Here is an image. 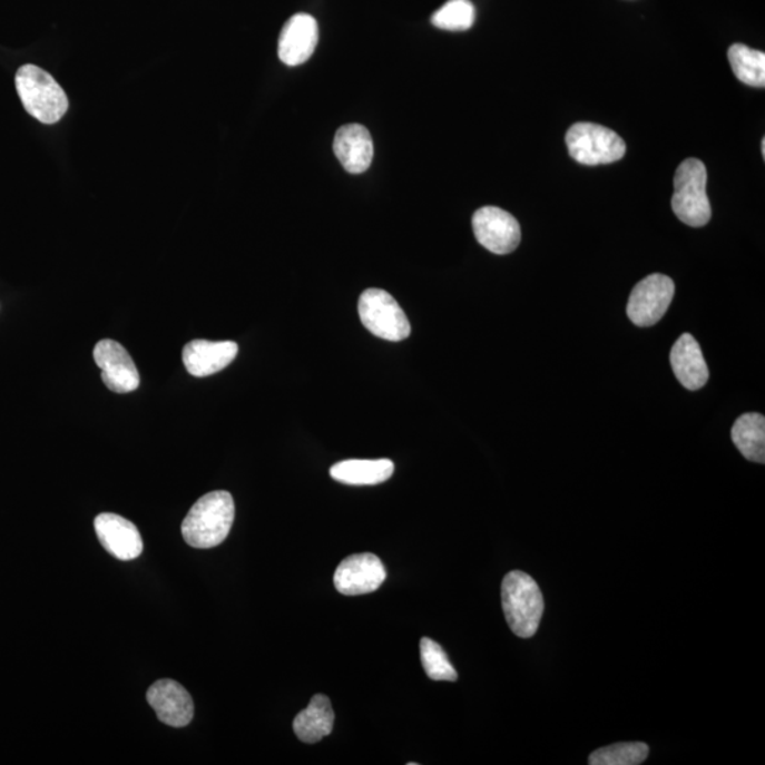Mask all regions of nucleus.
I'll return each instance as SVG.
<instances>
[{"label": "nucleus", "mask_w": 765, "mask_h": 765, "mask_svg": "<svg viewBox=\"0 0 765 765\" xmlns=\"http://www.w3.org/2000/svg\"><path fill=\"white\" fill-rule=\"evenodd\" d=\"M706 166L699 159H686L676 170L673 209L685 225L704 227L710 222L712 206L706 194Z\"/></svg>", "instance_id": "obj_4"}, {"label": "nucleus", "mask_w": 765, "mask_h": 765, "mask_svg": "<svg viewBox=\"0 0 765 765\" xmlns=\"http://www.w3.org/2000/svg\"><path fill=\"white\" fill-rule=\"evenodd\" d=\"M473 233L478 243L489 252L504 255L514 252L520 243V226L510 213L487 206L472 217Z\"/></svg>", "instance_id": "obj_8"}, {"label": "nucleus", "mask_w": 765, "mask_h": 765, "mask_svg": "<svg viewBox=\"0 0 765 765\" xmlns=\"http://www.w3.org/2000/svg\"><path fill=\"white\" fill-rule=\"evenodd\" d=\"M728 61L735 76L752 87L765 86V55L763 51L753 50L751 47L737 43L728 49Z\"/></svg>", "instance_id": "obj_20"}, {"label": "nucleus", "mask_w": 765, "mask_h": 765, "mask_svg": "<svg viewBox=\"0 0 765 765\" xmlns=\"http://www.w3.org/2000/svg\"><path fill=\"white\" fill-rule=\"evenodd\" d=\"M94 361L101 369L104 384L114 393L125 394L139 388L137 364L122 345L111 340L98 342L94 347Z\"/></svg>", "instance_id": "obj_10"}, {"label": "nucleus", "mask_w": 765, "mask_h": 765, "mask_svg": "<svg viewBox=\"0 0 765 765\" xmlns=\"http://www.w3.org/2000/svg\"><path fill=\"white\" fill-rule=\"evenodd\" d=\"M649 747L645 743H618L598 748L588 758L591 765H639L648 758Z\"/></svg>", "instance_id": "obj_21"}, {"label": "nucleus", "mask_w": 765, "mask_h": 765, "mask_svg": "<svg viewBox=\"0 0 765 765\" xmlns=\"http://www.w3.org/2000/svg\"><path fill=\"white\" fill-rule=\"evenodd\" d=\"M670 364H673L676 379L685 389L695 392L704 388L709 380V369H707L704 353L699 343L689 333H685L676 341L670 352Z\"/></svg>", "instance_id": "obj_16"}, {"label": "nucleus", "mask_w": 765, "mask_h": 765, "mask_svg": "<svg viewBox=\"0 0 765 765\" xmlns=\"http://www.w3.org/2000/svg\"><path fill=\"white\" fill-rule=\"evenodd\" d=\"M94 528L102 548L122 561L137 559L144 551V541L137 526L116 513H101Z\"/></svg>", "instance_id": "obj_12"}, {"label": "nucleus", "mask_w": 765, "mask_h": 765, "mask_svg": "<svg viewBox=\"0 0 765 765\" xmlns=\"http://www.w3.org/2000/svg\"><path fill=\"white\" fill-rule=\"evenodd\" d=\"M335 723L330 697L315 695L305 710H302L294 720V732L301 742L315 744L330 736Z\"/></svg>", "instance_id": "obj_17"}, {"label": "nucleus", "mask_w": 765, "mask_h": 765, "mask_svg": "<svg viewBox=\"0 0 765 765\" xmlns=\"http://www.w3.org/2000/svg\"><path fill=\"white\" fill-rule=\"evenodd\" d=\"M357 308L362 324L374 336L390 342L404 341L410 336L411 325L408 315L386 291H364L359 298Z\"/></svg>", "instance_id": "obj_6"}, {"label": "nucleus", "mask_w": 765, "mask_h": 765, "mask_svg": "<svg viewBox=\"0 0 765 765\" xmlns=\"http://www.w3.org/2000/svg\"><path fill=\"white\" fill-rule=\"evenodd\" d=\"M333 150L349 174H363L371 168L373 160L372 135L361 124L343 125L333 139Z\"/></svg>", "instance_id": "obj_14"}, {"label": "nucleus", "mask_w": 765, "mask_h": 765, "mask_svg": "<svg viewBox=\"0 0 765 765\" xmlns=\"http://www.w3.org/2000/svg\"><path fill=\"white\" fill-rule=\"evenodd\" d=\"M237 353L236 342L197 340L185 346L184 363L192 376L207 377L226 369L236 359Z\"/></svg>", "instance_id": "obj_15"}, {"label": "nucleus", "mask_w": 765, "mask_h": 765, "mask_svg": "<svg viewBox=\"0 0 765 765\" xmlns=\"http://www.w3.org/2000/svg\"><path fill=\"white\" fill-rule=\"evenodd\" d=\"M147 700L158 715V719L166 726L185 727L194 719V699L176 680L155 681L148 690Z\"/></svg>", "instance_id": "obj_11"}, {"label": "nucleus", "mask_w": 765, "mask_h": 765, "mask_svg": "<svg viewBox=\"0 0 765 765\" xmlns=\"http://www.w3.org/2000/svg\"><path fill=\"white\" fill-rule=\"evenodd\" d=\"M320 39L317 22L311 14L298 13L285 23L278 41V57L286 66L304 65L311 59Z\"/></svg>", "instance_id": "obj_13"}, {"label": "nucleus", "mask_w": 765, "mask_h": 765, "mask_svg": "<svg viewBox=\"0 0 765 765\" xmlns=\"http://www.w3.org/2000/svg\"><path fill=\"white\" fill-rule=\"evenodd\" d=\"M566 144L571 158L587 166L617 163L627 153L626 143L617 133L591 122L572 125L566 134Z\"/></svg>", "instance_id": "obj_5"}, {"label": "nucleus", "mask_w": 765, "mask_h": 765, "mask_svg": "<svg viewBox=\"0 0 765 765\" xmlns=\"http://www.w3.org/2000/svg\"><path fill=\"white\" fill-rule=\"evenodd\" d=\"M420 655L421 664H423L425 674L431 680L455 681L458 679L457 670L451 665L449 655L433 639L421 638Z\"/></svg>", "instance_id": "obj_23"}, {"label": "nucleus", "mask_w": 765, "mask_h": 765, "mask_svg": "<svg viewBox=\"0 0 765 765\" xmlns=\"http://www.w3.org/2000/svg\"><path fill=\"white\" fill-rule=\"evenodd\" d=\"M732 439L748 461L765 462V419L757 413L743 414L732 429Z\"/></svg>", "instance_id": "obj_19"}, {"label": "nucleus", "mask_w": 765, "mask_h": 765, "mask_svg": "<svg viewBox=\"0 0 765 765\" xmlns=\"http://www.w3.org/2000/svg\"><path fill=\"white\" fill-rule=\"evenodd\" d=\"M675 295L674 281L663 274L648 275L635 285L629 296L627 314L632 324L653 326L663 320Z\"/></svg>", "instance_id": "obj_7"}, {"label": "nucleus", "mask_w": 765, "mask_h": 765, "mask_svg": "<svg viewBox=\"0 0 765 765\" xmlns=\"http://www.w3.org/2000/svg\"><path fill=\"white\" fill-rule=\"evenodd\" d=\"M16 90L26 111L40 122H59L69 109V98L59 82L38 66L26 65L16 72Z\"/></svg>", "instance_id": "obj_3"}, {"label": "nucleus", "mask_w": 765, "mask_h": 765, "mask_svg": "<svg viewBox=\"0 0 765 765\" xmlns=\"http://www.w3.org/2000/svg\"><path fill=\"white\" fill-rule=\"evenodd\" d=\"M762 150H763V156H765V139H763V143H762Z\"/></svg>", "instance_id": "obj_24"}, {"label": "nucleus", "mask_w": 765, "mask_h": 765, "mask_svg": "<svg viewBox=\"0 0 765 765\" xmlns=\"http://www.w3.org/2000/svg\"><path fill=\"white\" fill-rule=\"evenodd\" d=\"M394 473L390 460H347L331 468L333 480L346 486H379L390 480Z\"/></svg>", "instance_id": "obj_18"}, {"label": "nucleus", "mask_w": 765, "mask_h": 765, "mask_svg": "<svg viewBox=\"0 0 765 765\" xmlns=\"http://www.w3.org/2000/svg\"><path fill=\"white\" fill-rule=\"evenodd\" d=\"M234 501L231 493L216 491L202 497L182 523V534L195 549H212L222 545L234 522Z\"/></svg>", "instance_id": "obj_1"}, {"label": "nucleus", "mask_w": 765, "mask_h": 765, "mask_svg": "<svg viewBox=\"0 0 765 765\" xmlns=\"http://www.w3.org/2000/svg\"><path fill=\"white\" fill-rule=\"evenodd\" d=\"M502 607L509 628L519 638H532L538 632L545 600L532 577L519 570L508 572L502 582Z\"/></svg>", "instance_id": "obj_2"}, {"label": "nucleus", "mask_w": 765, "mask_h": 765, "mask_svg": "<svg viewBox=\"0 0 765 765\" xmlns=\"http://www.w3.org/2000/svg\"><path fill=\"white\" fill-rule=\"evenodd\" d=\"M435 28L450 31H464L475 23V7L471 0H449L431 18Z\"/></svg>", "instance_id": "obj_22"}, {"label": "nucleus", "mask_w": 765, "mask_h": 765, "mask_svg": "<svg viewBox=\"0 0 765 765\" xmlns=\"http://www.w3.org/2000/svg\"><path fill=\"white\" fill-rule=\"evenodd\" d=\"M386 580V569L376 555L346 557L335 571L333 582L343 596H363L376 591Z\"/></svg>", "instance_id": "obj_9"}]
</instances>
